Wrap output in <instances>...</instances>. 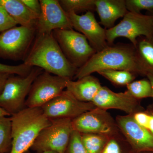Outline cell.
I'll return each instance as SVG.
<instances>
[{"instance_id": "6", "label": "cell", "mask_w": 153, "mask_h": 153, "mask_svg": "<svg viewBox=\"0 0 153 153\" xmlns=\"http://www.w3.org/2000/svg\"><path fill=\"white\" fill-rule=\"evenodd\" d=\"M37 34L36 28L16 26L0 33V58L24 60Z\"/></svg>"}, {"instance_id": "14", "label": "cell", "mask_w": 153, "mask_h": 153, "mask_svg": "<svg viewBox=\"0 0 153 153\" xmlns=\"http://www.w3.org/2000/svg\"><path fill=\"white\" fill-rule=\"evenodd\" d=\"M120 130L136 153L153 152V134L137 123L132 115H118Z\"/></svg>"}, {"instance_id": "24", "label": "cell", "mask_w": 153, "mask_h": 153, "mask_svg": "<svg viewBox=\"0 0 153 153\" xmlns=\"http://www.w3.org/2000/svg\"><path fill=\"white\" fill-rule=\"evenodd\" d=\"M81 138L87 153H100L109 138L95 134H81Z\"/></svg>"}, {"instance_id": "18", "label": "cell", "mask_w": 153, "mask_h": 153, "mask_svg": "<svg viewBox=\"0 0 153 153\" xmlns=\"http://www.w3.org/2000/svg\"><path fill=\"white\" fill-rule=\"evenodd\" d=\"M0 5L17 25L36 28L39 16L28 9L21 0H0Z\"/></svg>"}, {"instance_id": "37", "label": "cell", "mask_w": 153, "mask_h": 153, "mask_svg": "<svg viewBox=\"0 0 153 153\" xmlns=\"http://www.w3.org/2000/svg\"><path fill=\"white\" fill-rule=\"evenodd\" d=\"M149 14L150 15H151V16H152V17L153 21V13H149Z\"/></svg>"}, {"instance_id": "28", "label": "cell", "mask_w": 153, "mask_h": 153, "mask_svg": "<svg viewBox=\"0 0 153 153\" xmlns=\"http://www.w3.org/2000/svg\"><path fill=\"white\" fill-rule=\"evenodd\" d=\"M33 67L23 63L16 66H11L0 63V73L21 76L27 75Z\"/></svg>"}, {"instance_id": "10", "label": "cell", "mask_w": 153, "mask_h": 153, "mask_svg": "<svg viewBox=\"0 0 153 153\" xmlns=\"http://www.w3.org/2000/svg\"><path fill=\"white\" fill-rule=\"evenodd\" d=\"M74 130L81 134H95L110 138L120 132L107 111L95 107L72 120Z\"/></svg>"}, {"instance_id": "22", "label": "cell", "mask_w": 153, "mask_h": 153, "mask_svg": "<svg viewBox=\"0 0 153 153\" xmlns=\"http://www.w3.org/2000/svg\"><path fill=\"white\" fill-rule=\"evenodd\" d=\"M127 91L134 98L141 99L153 97L152 87L149 80L143 79L132 81L126 85Z\"/></svg>"}, {"instance_id": "23", "label": "cell", "mask_w": 153, "mask_h": 153, "mask_svg": "<svg viewBox=\"0 0 153 153\" xmlns=\"http://www.w3.org/2000/svg\"><path fill=\"white\" fill-rule=\"evenodd\" d=\"M12 143L11 117H0V153H10Z\"/></svg>"}, {"instance_id": "20", "label": "cell", "mask_w": 153, "mask_h": 153, "mask_svg": "<svg viewBox=\"0 0 153 153\" xmlns=\"http://www.w3.org/2000/svg\"><path fill=\"white\" fill-rule=\"evenodd\" d=\"M114 85L126 86L134 81L136 74L126 70L106 69L97 72Z\"/></svg>"}, {"instance_id": "36", "label": "cell", "mask_w": 153, "mask_h": 153, "mask_svg": "<svg viewBox=\"0 0 153 153\" xmlns=\"http://www.w3.org/2000/svg\"><path fill=\"white\" fill-rule=\"evenodd\" d=\"M139 153H153V152H140Z\"/></svg>"}, {"instance_id": "1", "label": "cell", "mask_w": 153, "mask_h": 153, "mask_svg": "<svg viewBox=\"0 0 153 153\" xmlns=\"http://www.w3.org/2000/svg\"><path fill=\"white\" fill-rule=\"evenodd\" d=\"M23 61L28 66L39 67L54 75L71 79L77 70L65 57L52 33L36 34Z\"/></svg>"}, {"instance_id": "8", "label": "cell", "mask_w": 153, "mask_h": 153, "mask_svg": "<svg viewBox=\"0 0 153 153\" xmlns=\"http://www.w3.org/2000/svg\"><path fill=\"white\" fill-rule=\"evenodd\" d=\"M73 130L72 120H52L51 123L41 131L31 149L40 153L49 151L65 153Z\"/></svg>"}, {"instance_id": "34", "label": "cell", "mask_w": 153, "mask_h": 153, "mask_svg": "<svg viewBox=\"0 0 153 153\" xmlns=\"http://www.w3.org/2000/svg\"><path fill=\"white\" fill-rule=\"evenodd\" d=\"M147 77L149 80L150 82L151 83V84L152 85V87L153 89V75H151V74H148L146 75Z\"/></svg>"}, {"instance_id": "9", "label": "cell", "mask_w": 153, "mask_h": 153, "mask_svg": "<svg viewBox=\"0 0 153 153\" xmlns=\"http://www.w3.org/2000/svg\"><path fill=\"white\" fill-rule=\"evenodd\" d=\"M70 79L43 71L32 84L26 100V107H41L66 90Z\"/></svg>"}, {"instance_id": "30", "label": "cell", "mask_w": 153, "mask_h": 153, "mask_svg": "<svg viewBox=\"0 0 153 153\" xmlns=\"http://www.w3.org/2000/svg\"><path fill=\"white\" fill-rule=\"evenodd\" d=\"M23 4L28 9L35 13L38 16H40L41 13V6L40 1L38 0H21Z\"/></svg>"}, {"instance_id": "4", "label": "cell", "mask_w": 153, "mask_h": 153, "mask_svg": "<svg viewBox=\"0 0 153 153\" xmlns=\"http://www.w3.org/2000/svg\"><path fill=\"white\" fill-rule=\"evenodd\" d=\"M43 71L39 67H33L27 76L11 75L0 94V107L10 116L25 108L32 84Z\"/></svg>"}, {"instance_id": "32", "label": "cell", "mask_w": 153, "mask_h": 153, "mask_svg": "<svg viewBox=\"0 0 153 153\" xmlns=\"http://www.w3.org/2000/svg\"><path fill=\"white\" fill-rule=\"evenodd\" d=\"M146 129L153 134V114L149 113V118Z\"/></svg>"}, {"instance_id": "35", "label": "cell", "mask_w": 153, "mask_h": 153, "mask_svg": "<svg viewBox=\"0 0 153 153\" xmlns=\"http://www.w3.org/2000/svg\"><path fill=\"white\" fill-rule=\"evenodd\" d=\"M43 153H58L56 152H51V151H49V152H44Z\"/></svg>"}, {"instance_id": "19", "label": "cell", "mask_w": 153, "mask_h": 153, "mask_svg": "<svg viewBox=\"0 0 153 153\" xmlns=\"http://www.w3.org/2000/svg\"><path fill=\"white\" fill-rule=\"evenodd\" d=\"M135 48L143 76L153 75V35L138 38Z\"/></svg>"}, {"instance_id": "15", "label": "cell", "mask_w": 153, "mask_h": 153, "mask_svg": "<svg viewBox=\"0 0 153 153\" xmlns=\"http://www.w3.org/2000/svg\"><path fill=\"white\" fill-rule=\"evenodd\" d=\"M92 102L96 107L106 111L119 110L128 115H132L142 111L138 100L134 98L127 91L115 92L105 86H101Z\"/></svg>"}, {"instance_id": "27", "label": "cell", "mask_w": 153, "mask_h": 153, "mask_svg": "<svg viewBox=\"0 0 153 153\" xmlns=\"http://www.w3.org/2000/svg\"><path fill=\"white\" fill-rule=\"evenodd\" d=\"M65 153H87L82 143L81 133L73 130Z\"/></svg>"}, {"instance_id": "2", "label": "cell", "mask_w": 153, "mask_h": 153, "mask_svg": "<svg viewBox=\"0 0 153 153\" xmlns=\"http://www.w3.org/2000/svg\"><path fill=\"white\" fill-rule=\"evenodd\" d=\"M106 69L126 70L143 76L131 44L117 43L108 45L96 52L82 67L77 69L74 79Z\"/></svg>"}, {"instance_id": "31", "label": "cell", "mask_w": 153, "mask_h": 153, "mask_svg": "<svg viewBox=\"0 0 153 153\" xmlns=\"http://www.w3.org/2000/svg\"><path fill=\"white\" fill-rule=\"evenodd\" d=\"M10 75V74L0 73V94L2 92L6 82Z\"/></svg>"}, {"instance_id": "17", "label": "cell", "mask_w": 153, "mask_h": 153, "mask_svg": "<svg viewBox=\"0 0 153 153\" xmlns=\"http://www.w3.org/2000/svg\"><path fill=\"white\" fill-rule=\"evenodd\" d=\"M101 86L99 80L91 74L76 80L70 79L66 89L79 101L92 102Z\"/></svg>"}, {"instance_id": "21", "label": "cell", "mask_w": 153, "mask_h": 153, "mask_svg": "<svg viewBox=\"0 0 153 153\" xmlns=\"http://www.w3.org/2000/svg\"><path fill=\"white\" fill-rule=\"evenodd\" d=\"M100 153H136L121 133L109 138Z\"/></svg>"}, {"instance_id": "13", "label": "cell", "mask_w": 153, "mask_h": 153, "mask_svg": "<svg viewBox=\"0 0 153 153\" xmlns=\"http://www.w3.org/2000/svg\"><path fill=\"white\" fill-rule=\"evenodd\" d=\"M41 13L36 26L37 34H49L56 30L73 29L59 0H40Z\"/></svg>"}, {"instance_id": "40", "label": "cell", "mask_w": 153, "mask_h": 153, "mask_svg": "<svg viewBox=\"0 0 153 153\" xmlns=\"http://www.w3.org/2000/svg\"></svg>"}, {"instance_id": "11", "label": "cell", "mask_w": 153, "mask_h": 153, "mask_svg": "<svg viewBox=\"0 0 153 153\" xmlns=\"http://www.w3.org/2000/svg\"><path fill=\"white\" fill-rule=\"evenodd\" d=\"M96 107L92 102L79 101L67 90L41 107L44 114L50 120H73Z\"/></svg>"}, {"instance_id": "33", "label": "cell", "mask_w": 153, "mask_h": 153, "mask_svg": "<svg viewBox=\"0 0 153 153\" xmlns=\"http://www.w3.org/2000/svg\"><path fill=\"white\" fill-rule=\"evenodd\" d=\"M9 116H10V115L7 112H6L2 108L0 107V117Z\"/></svg>"}, {"instance_id": "38", "label": "cell", "mask_w": 153, "mask_h": 153, "mask_svg": "<svg viewBox=\"0 0 153 153\" xmlns=\"http://www.w3.org/2000/svg\"><path fill=\"white\" fill-rule=\"evenodd\" d=\"M25 153H30V151H28L27 152H25Z\"/></svg>"}, {"instance_id": "5", "label": "cell", "mask_w": 153, "mask_h": 153, "mask_svg": "<svg viewBox=\"0 0 153 153\" xmlns=\"http://www.w3.org/2000/svg\"><path fill=\"white\" fill-rule=\"evenodd\" d=\"M52 33L67 60L77 69L96 52L85 36L73 29L56 30Z\"/></svg>"}, {"instance_id": "7", "label": "cell", "mask_w": 153, "mask_h": 153, "mask_svg": "<svg viewBox=\"0 0 153 153\" xmlns=\"http://www.w3.org/2000/svg\"><path fill=\"white\" fill-rule=\"evenodd\" d=\"M108 45L114 44L115 39L126 38L135 47L137 38L153 35L152 17L149 14L143 15L128 12L123 19L113 27L105 30Z\"/></svg>"}, {"instance_id": "39", "label": "cell", "mask_w": 153, "mask_h": 153, "mask_svg": "<svg viewBox=\"0 0 153 153\" xmlns=\"http://www.w3.org/2000/svg\"><path fill=\"white\" fill-rule=\"evenodd\" d=\"M0 33H1V32H0Z\"/></svg>"}, {"instance_id": "16", "label": "cell", "mask_w": 153, "mask_h": 153, "mask_svg": "<svg viewBox=\"0 0 153 153\" xmlns=\"http://www.w3.org/2000/svg\"><path fill=\"white\" fill-rule=\"evenodd\" d=\"M95 11L100 19L99 23L105 30L113 27L118 19L128 12L125 0H96Z\"/></svg>"}, {"instance_id": "3", "label": "cell", "mask_w": 153, "mask_h": 153, "mask_svg": "<svg viewBox=\"0 0 153 153\" xmlns=\"http://www.w3.org/2000/svg\"><path fill=\"white\" fill-rule=\"evenodd\" d=\"M12 148L10 153H25L31 149L41 131L52 123L41 107H26L11 115Z\"/></svg>"}, {"instance_id": "25", "label": "cell", "mask_w": 153, "mask_h": 153, "mask_svg": "<svg viewBox=\"0 0 153 153\" xmlns=\"http://www.w3.org/2000/svg\"><path fill=\"white\" fill-rule=\"evenodd\" d=\"M96 0H59L60 5L67 13L95 11Z\"/></svg>"}, {"instance_id": "12", "label": "cell", "mask_w": 153, "mask_h": 153, "mask_svg": "<svg viewBox=\"0 0 153 153\" xmlns=\"http://www.w3.org/2000/svg\"><path fill=\"white\" fill-rule=\"evenodd\" d=\"M67 14L73 29L85 36L96 52H100L108 46L106 30L97 21L93 12L89 11L81 15L73 12Z\"/></svg>"}, {"instance_id": "26", "label": "cell", "mask_w": 153, "mask_h": 153, "mask_svg": "<svg viewBox=\"0 0 153 153\" xmlns=\"http://www.w3.org/2000/svg\"><path fill=\"white\" fill-rule=\"evenodd\" d=\"M126 5L128 12L141 14L142 10L149 13L153 12V0H125Z\"/></svg>"}, {"instance_id": "29", "label": "cell", "mask_w": 153, "mask_h": 153, "mask_svg": "<svg viewBox=\"0 0 153 153\" xmlns=\"http://www.w3.org/2000/svg\"><path fill=\"white\" fill-rule=\"evenodd\" d=\"M16 23L0 5V32H2L16 27Z\"/></svg>"}]
</instances>
